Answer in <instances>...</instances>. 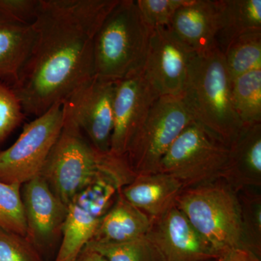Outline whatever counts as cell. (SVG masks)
<instances>
[{"mask_svg": "<svg viewBox=\"0 0 261 261\" xmlns=\"http://www.w3.org/2000/svg\"><path fill=\"white\" fill-rule=\"evenodd\" d=\"M27 236L39 250L50 248L61 236L68 214L65 205L41 176L24 184L21 190Z\"/></svg>", "mask_w": 261, "mask_h": 261, "instance_id": "obj_13", "label": "cell"}, {"mask_svg": "<svg viewBox=\"0 0 261 261\" xmlns=\"http://www.w3.org/2000/svg\"><path fill=\"white\" fill-rule=\"evenodd\" d=\"M160 96L143 70L115 82L113 128L110 152L125 156L128 144Z\"/></svg>", "mask_w": 261, "mask_h": 261, "instance_id": "obj_11", "label": "cell"}, {"mask_svg": "<svg viewBox=\"0 0 261 261\" xmlns=\"http://www.w3.org/2000/svg\"><path fill=\"white\" fill-rule=\"evenodd\" d=\"M25 116L12 87L0 83V143L23 122Z\"/></svg>", "mask_w": 261, "mask_h": 261, "instance_id": "obj_28", "label": "cell"}, {"mask_svg": "<svg viewBox=\"0 0 261 261\" xmlns=\"http://www.w3.org/2000/svg\"><path fill=\"white\" fill-rule=\"evenodd\" d=\"M63 121V104L57 103L27 123L15 143L0 152V181L22 186L40 176Z\"/></svg>", "mask_w": 261, "mask_h": 261, "instance_id": "obj_8", "label": "cell"}, {"mask_svg": "<svg viewBox=\"0 0 261 261\" xmlns=\"http://www.w3.org/2000/svg\"><path fill=\"white\" fill-rule=\"evenodd\" d=\"M236 192L261 186V123L244 126L228 147L223 178Z\"/></svg>", "mask_w": 261, "mask_h": 261, "instance_id": "obj_15", "label": "cell"}, {"mask_svg": "<svg viewBox=\"0 0 261 261\" xmlns=\"http://www.w3.org/2000/svg\"><path fill=\"white\" fill-rule=\"evenodd\" d=\"M152 30L137 1L118 0L94 37L95 76L115 82L142 71Z\"/></svg>", "mask_w": 261, "mask_h": 261, "instance_id": "obj_4", "label": "cell"}, {"mask_svg": "<svg viewBox=\"0 0 261 261\" xmlns=\"http://www.w3.org/2000/svg\"><path fill=\"white\" fill-rule=\"evenodd\" d=\"M100 219L75 202L70 204L55 261H74L93 238Z\"/></svg>", "mask_w": 261, "mask_h": 261, "instance_id": "obj_20", "label": "cell"}, {"mask_svg": "<svg viewBox=\"0 0 261 261\" xmlns=\"http://www.w3.org/2000/svg\"><path fill=\"white\" fill-rule=\"evenodd\" d=\"M217 260H218V259H217ZM217 260H214V261H217Z\"/></svg>", "mask_w": 261, "mask_h": 261, "instance_id": "obj_32", "label": "cell"}, {"mask_svg": "<svg viewBox=\"0 0 261 261\" xmlns=\"http://www.w3.org/2000/svg\"><path fill=\"white\" fill-rule=\"evenodd\" d=\"M87 245L102 255L107 261H162L146 235L124 243L90 241Z\"/></svg>", "mask_w": 261, "mask_h": 261, "instance_id": "obj_24", "label": "cell"}, {"mask_svg": "<svg viewBox=\"0 0 261 261\" xmlns=\"http://www.w3.org/2000/svg\"><path fill=\"white\" fill-rule=\"evenodd\" d=\"M168 28L196 55L218 47L219 10L216 0H190L175 13Z\"/></svg>", "mask_w": 261, "mask_h": 261, "instance_id": "obj_14", "label": "cell"}, {"mask_svg": "<svg viewBox=\"0 0 261 261\" xmlns=\"http://www.w3.org/2000/svg\"><path fill=\"white\" fill-rule=\"evenodd\" d=\"M194 55L168 27L152 29L143 73L160 97L181 96Z\"/></svg>", "mask_w": 261, "mask_h": 261, "instance_id": "obj_10", "label": "cell"}, {"mask_svg": "<svg viewBox=\"0 0 261 261\" xmlns=\"http://www.w3.org/2000/svg\"><path fill=\"white\" fill-rule=\"evenodd\" d=\"M175 204L219 257L245 248L238 192L224 178L184 189Z\"/></svg>", "mask_w": 261, "mask_h": 261, "instance_id": "obj_5", "label": "cell"}, {"mask_svg": "<svg viewBox=\"0 0 261 261\" xmlns=\"http://www.w3.org/2000/svg\"><path fill=\"white\" fill-rule=\"evenodd\" d=\"M0 228L27 236L21 185L0 181Z\"/></svg>", "mask_w": 261, "mask_h": 261, "instance_id": "obj_25", "label": "cell"}, {"mask_svg": "<svg viewBox=\"0 0 261 261\" xmlns=\"http://www.w3.org/2000/svg\"><path fill=\"white\" fill-rule=\"evenodd\" d=\"M223 54L231 81L261 68V31L247 33L233 39Z\"/></svg>", "mask_w": 261, "mask_h": 261, "instance_id": "obj_22", "label": "cell"}, {"mask_svg": "<svg viewBox=\"0 0 261 261\" xmlns=\"http://www.w3.org/2000/svg\"><path fill=\"white\" fill-rule=\"evenodd\" d=\"M237 192L241 210L244 247L260 258L261 196L252 188Z\"/></svg>", "mask_w": 261, "mask_h": 261, "instance_id": "obj_23", "label": "cell"}, {"mask_svg": "<svg viewBox=\"0 0 261 261\" xmlns=\"http://www.w3.org/2000/svg\"><path fill=\"white\" fill-rule=\"evenodd\" d=\"M190 0H137L144 21L151 29L168 27L175 13Z\"/></svg>", "mask_w": 261, "mask_h": 261, "instance_id": "obj_27", "label": "cell"}, {"mask_svg": "<svg viewBox=\"0 0 261 261\" xmlns=\"http://www.w3.org/2000/svg\"><path fill=\"white\" fill-rule=\"evenodd\" d=\"M152 221L118 192L114 203L101 218L91 241L121 243L136 240L147 234Z\"/></svg>", "mask_w": 261, "mask_h": 261, "instance_id": "obj_17", "label": "cell"}, {"mask_svg": "<svg viewBox=\"0 0 261 261\" xmlns=\"http://www.w3.org/2000/svg\"><path fill=\"white\" fill-rule=\"evenodd\" d=\"M233 108L244 126L261 123V68L231 81Z\"/></svg>", "mask_w": 261, "mask_h": 261, "instance_id": "obj_21", "label": "cell"}, {"mask_svg": "<svg viewBox=\"0 0 261 261\" xmlns=\"http://www.w3.org/2000/svg\"><path fill=\"white\" fill-rule=\"evenodd\" d=\"M219 31L216 44L224 53L233 39L261 31V0H216Z\"/></svg>", "mask_w": 261, "mask_h": 261, "instance_id": "obj_18", "label": "cell"}, {"mask_svg": "<svg viewBox=\"0 0 261 261\" xmlns=\"http://www.w3.org/2000/svg\"><path fill=\"white\" fill-rule=\"evenodd\" d=\"M63 113L61 134L40 175L53 193L68 206L84 189L99 180L112 182L119 190L132 181L136 175L126 156L99 152L64 108Z\"/></svg>", "mask_w": 261, "mask_h": 261, "instance_id": "obj_2", "label": "cell"}, {"mask_svg": "<svg viewBox=\"0 0 261 261\" xmlns=\"http://www.w3.org/2000/svg\"><path fill=\"white\" fill-rule=\"evenodd\" d=\"M146 237L162 261H214L219 257L176 204L152 220Z\"/></svg>", "mask_w": 261, "mask_h": 261, "instance_id": "obj_12", "label": "cell"}, {"mask_svg": "<svg viewBox=\"0 0 261 261\" xmlns=\"http://www.w3.org/2000/svg\"><path fill=\"white\" fill-rule=\"evenodd\" d=\"M228 147L198 121L189 123L168 149L159 173L176 178L184 189L223 178Z\"/></svg>", "mask_w": 261, "mask_h": 261, "instance_id": "obj_6", "label": "cell"}, {"mask_svg": "<svg viewBox=\"0 0 261 261\" xmlns=\"http://www.w3.org/2000/svg\"><path fill=\"white\" fill-rule=\"evenodd\" d=\"M217 261H260V258L247 249L238 248L221 255Z\"/></svg>", "mask_w": 261, "mask_h": 261, "instance_id": "obj_30", "label": "cell"}, {"mask_svg": "<svg viewBox=\"0 0 261 261\" xmlns=\"http://www.w3.org/2000/svg\"><path fill=\"white\" fill-rule=\"evenodd\" d=\"M0 261H44L28 239L0 228Z\"/></svg>", "mask_w": 261, "mask_h": 261, "instance_id": "obj_26", "label": "cell"}, {"mask_svg": "<svg viewBox=\"0 0 261 261\" xmlns=\"http://www.w3.org/2000/svg\"><path fill=\"white\" fill-rule=\"evenodd\" d=\"M32 24L0 16V79L14 83L27 61L34 41Z\"/></svg>", "mask_w": 261, "mask_h": 261, "instance_id": "obj_19", "label": "cell"}, {"mask_svg": "<svg viewBox=\"0 0 261 261\" xmlns=\"http://www.w3.org/2000/svg\"><path fill=\"white\" fill-rule=\"evenodd\" d=\"M74 261H107V260L102 255L87 245Z\"/></svg>", "mask_w": 261, "mask_h": 261, "instance_id": "obj_31", "label": "cell"}, {"mask_svg": "<svg viewBox=\"0 0 261 261\" xmlns=\"http://www.w3.org/2000/svg\"><path fill=\"white\" fill-rule=\"evenodd\" d=\"M118 0H40L32 49L12 89L25 115L63 104L94 74V40Z\"/></svg>", "mask_w": 261, "mask_h": 261, "instance_id": "obj_1", "label": "cell"}, {"mask_svg": "<svg viewBox=\"0 0 261 261\" xmlns=\"http://www.w3.org/2000/svg\"><path fill=\"white\" fill-rule=\"evenodd\" d=\"M114 93V82L94 76L63 104L91 145L102 153L111 149Z\"/></svg>", "mask_w": 261, "mask_h": 261, "instance_id": "obj_9", "label": "cell"}, {"mask_svg": "<svg viewBox=\"0 0 261 261\" xmlns=\"http://www.w3.org/2000/svg\"><path fill=\"white\" fill-rule=\"evenodd\" d=\"M40 0H0V16L13 21L32 24Z\"/></svg>", "mask_w": 261, "mask_h": 261, "instance_id": "obj_29", "label": "cell"}, {"mask_svg": "<svg viewBox=\"0 0 261 261\" xmlns=\"http://www.w3.org/2000/svg\"><path fill=\"white\" fill-rule=\"evenodd\" d=\"M182 190L181 184L173 176L156 173L136 175L132 181L118 192L152 221L175 205Z\"/></svg>", "mask_w": 261, "mask_h": 261, "instance_id": "obj_16", "label": "cell"}, {"mask_svg": "<svg viewBox=\"0 0 261 261\" xmlns=\"http://www.w3.org/2000/svg\"><path fill=\"white\" fill-rule=\"evenodd\" d=\"M181 97L194 119L229 147L243 125L233 108L231 79L219 47L194 55Z\"/></svg>", "mask_w": 261, "mask_h": 261, "instance_id": "obj_3", "label": "cell"}, {"mask_svg": "<svg viewBox=\"0 0 261 261\" xmlns=\"http://www.w3.org/2000/svg\"><path fill=\"white\" fill-rule=\"evenodd\" d=\"M181 96H161L136 130L126 152L135 175L159 173L160 163L185 127L194 121Z\"/></svg>", "mask_w": 261, "mask_h": 261, "instance_id": "obj_7", "label": "cell"}]
</instances>
